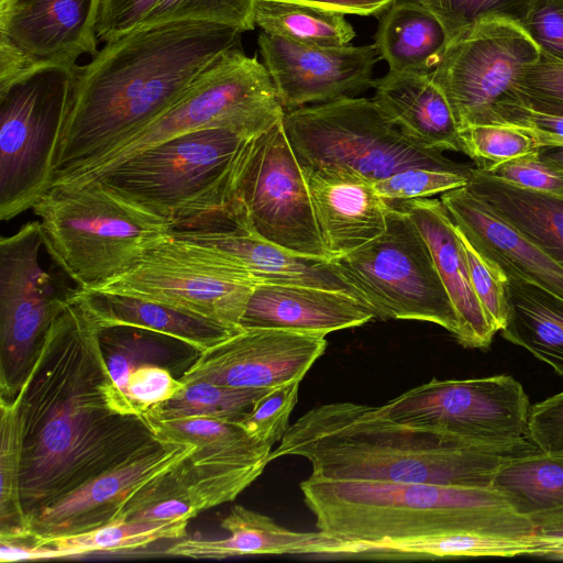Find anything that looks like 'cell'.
<instances>
[{"mask_svg":"<svg viewBox=\"0 0 563 563\" xmlns=\"http://www.w3.org/2000/svg\"><path fill=\"white\" fill-rule=\"evenodd\" d=\"M100 331L75 289L16 395L27 518L156 439L146 420L110 406Z\"/></svg>","mask_w":563,"mask_h":563,"instance_id":"1","label":"cell"},{"mask_svg":"<svg viewBox=\"0 0 563 563\" xmlns=\"http://www.w3.org/2000/svg\"><path fill=\"white\" fill-rule=\"evenodd\" d=\"M241 34L202 21L137 27L76 65L49 187L169 109L220 55L242 48Z\"/></svg>","mask_w":563,"mask_h":563,"instance_id":"2","label":"cell"},{"mask_svg":"<svg viewBox=\"0 0 563 563\" xmlns=\"http://www.w3.org/2000/svg\"><path fill=\"white\" fill-rule=\"evenodd\" d=\"M540 451L530 439L478 442L395 422L377 406L332 402L290 424L269 459L305 457L324 479L492 487L506 462Z\"/></svg>","mask_w":563,"mask_h":563,"instance_id":"3","label":"cell"},{"mask_svg":"<svg viewBox=\"0 0 563 563\" xmlns=\"http://www.w3.org/2000/svg\"><path fill=\"white\" fill-rule=\"evenodd\" d=\"M319 531L342 542L374 543L451 533L536 539L493 487L333 481L310 475L300 483Z\"/></svg>","mask_w":563,"mask_h":563,"instance_id":"4","label":"cell"},{"mask_svg":"<svg viewBox=\"0 0 563 563\" xmlns=\"http://www.w3.org/2000/svg\"><path fill=\"white\" fill-rule=\"evenodd\" d=\"M249 139L229 129L192 131L147 147L92 180L168 221L173 231L191 229L240 214L234 179Z\"/></svg>","mask_w":563,"mask_h":563,"instance_id":"5","label":"cell"},{"mask_svg":"<svg viewBox=\"0 0 563 563\" xmlns=\"http://www.w3.org/2000/svg\"><path fill=\"white\" fill-rule=\"evenodd\" d=\"M32 209L47 253L81 289L124 274L173 231L99 180L54 185Z\"/></svg>","mask_w":563,"mask_h":563,"instance_id":"6","label":"cell"},{"mask_svg":"<svg viewBox=\"0 0 563 563\" xmlns=\"http://www.w3.org/2000/svg\"><path fill=\"white\" fill-rule=\"evenodd\" d=\"M284 113L264 64L256 56H246L243 48L230 49L210 64L169 109L52 186L85 184L147 147L197 130L229 129L252 137Z\"/></svg>","mask_w":563,"mask_h":563,"instance_id":"7","label":"cell"},{"mask_svg":"<svg viewBox=\"0 0 563 563\" xmlns=\"http://www.w3.org/2000/svg\"><path fill=\"white\" fill-rule=\"evenodd\" d=\"M283 123L303 173L341 170L375 183L412 167L471 168L406 136L373 99L305 106L285 112Z\"/></svg>","mask_w":563,"mask_h":563,"instance_id":"8","label":"cell"},{"mask_svg":"<svg viewBox=\"0 0 563 563\" xmlns=\"http://www.w3.org/2000/svg\"><path fill=\"white\" fill-rule=\"evenodd\" d=\"M76 65L38 68L0 88L2 221L32 209L49 188Z\"/></svg>","mask_w":563,"mask_h":563,"instance_id":"9","label":"cell"},{"mask_svg":"<svg viewBox=\"0 0 563 563\" xmlns=\"http://www.w3.org/2000/svg\"><path fill=\"white\" fill-rule=\"evenodd\" d=\"M389 205L385 231L331 263L375 317L435 323L456 338L457 318L424 238Z\"/></svg>","mask_w":563,"mask_h":563,"instance_id":"10","label":"cell"},{"mask_svg":"<svg viewBox=\"0 0 563 563\" xmlns=\"http://www.w3.org/2000/svg\"><path fill=\"white\" fill-rule=\"evenodd\" d=\"M256 284L213 250L169 235L131 269L89 290L153 301L240 331Z\"/></svg>","mask_w":563,"mask_h":563,"instance_id":"11","label":"cell"},{"mask_svg":"<svg viewBox=\"0 0 563 563\" xmlns=\"http://www.w3.org/2000/svg\"><path fill=\"white\" fill-rule=\"evenodd\" d=\"M283 118L250 137L241 154L234 198L243 227L291 253L331 261L317 225L305 173L288 141Z\"/></svg>","mask_w":563,"mask_h":563,"instance_id":"12","label":"cell"},{"mask_svg":"<svg viewBox=\"0 0 563 563\" xmlns=\"http://www.w3.org/2000/svg\"><path fill=\"white\" fill-rule=\"evenodd\" d=\"M41 225L30 221L0 240V397H16L46 333L75 289L60 292L40 264Z\"/></svg>","mask_w":563,"mask_h":563,"instance_id":"13","label":"cell"},{"mask_svg":"<svg viewBox=\"0 0 563 563\" xmlns=\"http://www.w3.org/2000/svg\"><path fill=\"white\" fill-rule=\"evenodd\" d=\"M377 408L395 422L473 441L504 443L530 439L529 397L509 375L433 378Z\"/></svg>","mask_w":563,"mask_h":563,"instance_id":"14","label":"cell"},{"mask_svg":"<svg viewBox=\"0 0 563 563\" xmlns=\"http://www.w3.org/2000/svg\"><path fill=\"white\" fill-rule=\"evenodd\" d=\"M539 57L540 49L519 24L490 20L453 37L430 75L461 130L485 123L496 104L511 99L521 74Z\"/></svg>","mask_w":563,"mask_h":563,"instance_id":"15","label":"cell"},{"mask_svg":"<svg viewBox=\"0 0 563 563\" xmlns=\"http://www.w3.org/2000/svg\"><path fill=\"white\" fill-rule=\"evenodd\" d=\"M99 0H4L0 2V88L51 66H75L98 52Z\"/></svg>","mask_w":563,"mask_h":563,"instance_id":"16","label":"cell"},{"mask_svg":"<svg viewBox=\"0 0 563 563\" xmlns=\"http://www.w3.org/2000/svg\"><path fill=\"white\" fill-rule=\"evenodd\" d=\"M324 336L273 328H242L198 353L179 379L239 389L301 382L324 353Z\"/></svg>","mask_w":563,"mask_h":563,"instance_id":"17","label":"cell"},{"mask_svg":"<svg viewBox=\"0 0 563 563\" xmlns=\"http://www.w3.org/2000/svg\"><path fill=\"white\" fill-rule=\"evenodd\" d=\"M257 43L285 112L353 97L374 85L379 59L374 44L310 46L263 31Z\"/></svg>","mask_w":563,"mask_h":563,"instance_id":"18","label":"cell"},{"mask_svg":"<svg viewBox=\"0 0 563 563\" xmlns=\"http://www.w3.org/2000/svg\"><path fill=\"white\" fill-rule=\"evenodd\" d=\"M195 448L154 439L119 464L34 511L29 517L30 527L42 539L102 527L115 519L141 486L178 464Z\"/></svg>","mask_w":563,"mask_h":563,"instance_id":"19","label":"cell"},{"mask_svg":"<svg viewBox=\"0 0 563 563\" xmlns=\"http://www.w3.org/2000/svg\"><path fill=\"white\" fill-rule=\"evenodd\" d=\"M172 235L213 250L258 283L316 286L357 296L331 261L291 253L247 231L232 217L173 231Z\"/></svg>","mask_w":563,"mask_h":563,"instance_id":"20","label":"cell"},{"mask_svg":"<svg viewBox=\"0 0 563 563\" xmlns=\"http://www.w3.org/2000/svg\"><path fill=\"white\" fill-rule=\"evenodd\" d=\"M375 318L360 297L316 286L258 283L241 319L242 328H273L325 336Z\"/></svg>","mask_w":563,"mask_h":563,"instance_id":"21","label":"cell"},{"mask_svg":"<svg viewBox=\"0 0 563 563\" xmlns=\"http://www.w3.org/2000/svg\"><path fill=\"white\" fill-rule=\"evenodd\" d=\"M317 225L332 258L380 235L390 208L374 183L341 170L305 173Z\"/></svg>","mask_w":563,"mask_h":563,"instance_id":"22","label":"cell"},{"mask_svg":"<svg viewBox=\"0 0 563 563\" xmlns=\"http://www.w3.org/2000/svg\"><path fill=\"white\" fill-rule=\"evenodd\" d=\"M390 203L410 217L431 251L457 318V342L465 347H488L497 331L473 290L462 243L441 199L419 198Z\"/></svg>","mask_w":563,"mask_h":563,"instance_id":"23","label":"cell"},{"mask_svg":"<svg viewBox=\"0 0 563 563\" xmlns=\"http://www.w3.org/2000/svg\"><path fill=\"white\" fill-rule=\"evenodd\" d=\"M441 201L472 245L497 263L506 275L531 282L563 298V267L465 187L442 194Z\"/></svg>","mask_w":563,"mask_h":563,"instance_id":"24","label":"cell"},{"mask_svg":"<svg viewBox=\"0 0 563 563\" xmlns=\"http://www.w3.org/2000/svg\"><path fill=\"white\" fill-rule=\"evenodd\" d=\"M271 445L245 442L195 448L163 476L174 496L196 517L201 511L234 500L271 462Z\"/></svg>","mask_w":563,"mask_h":563,"instance_id":"25","label":"cell"},{"mask_svg":"<svg viewBox=\"0 0 563 563\" xmlns=\"http://www.w3.org/2000/svg\"><path fill=\"white\" fill-rule=\"evenodd\" d=\"M229 532L224 539L183 538L166 553L191 559L223 560L241 555L312 554L338 556L342 541L322 531H291L271 517L241 505L231 508L221 521Z\"/></svg>","mask_w":563,"mask_h":563,"instance_id":"26","label":"cell"},{"mask_svg":"<svg viewBox=\"0 0 563 563\" xmlns=\"http://www.w3.org/2000/svg\"><path fill=\"white\" fill-rule=\"evenodd\" d=\"M373 87V100L406 136L424 148L461 152L459 122L430 74L388 70Z\"/></svg>","mask_w":563,"mask_h":563,"instance_id":"27","label":"cell"},{"mask_svg":"<svg viewBox=\"0 0 563 563\" xmlns=\"http://www.w3.org/2000/svg\"><path fill=\"white\" fill-rule=\"evenodd\" d=\"M465 188L563 267V196L517 187L476 167Z\"/></svg>","mask_w":563,"mask_h":563,"instance_id":"28","label":"cell"},{"mask_svg":"<svg viewBox=\"0 0 563 563\" xmlns=\"http://www.w3.org/2000/svg\"><path fill=\"white\" fill-rule=\"evenodd\" d=\"M76 290L101 328L123 325L150 330L176 339L198 353L239 332L153 301L78 287Z\"/></svg>","mask_w":563,"mask_h":563,"instance_id":"29","label":"cell"},{"mask_svg":"<svg viewBox=\"0 0 563 563\" xmlns=\"http://www.w3.org/2000/svg\"><path fill=\"white\" fill-rule=\"evenodd\" d=\"M449 43L448 31L434 12L412 1L396 0L379 18L374 46L389 70L430 74Z\"/></svg>","mask_w":563,"mask_h":563,"instance_id":"30","label":"cell"},{"mask_svg":"<svg viewBox=\"0 0 563 563\" xmlns=\"http://www.w3.org/2000/svg\"><path fill=\"white\" fill-rule=\"evenodd\" d=\"M507 341L530 352L563 376V298L526 279L507 275Z\"/></svg>","mask_w":563,"mask_h":563,"instance_id":"31","label":"cell"},{"mask_svg":"<svg viewBox=\"0 0 563 563\" xmlns=\"http://www.w3.org/2000/svg\"><path fill=\"white\" fill-rule=\"evenodd\" d=\"M544 547L538 539L522 540L477 533H451L374 543L343 542L341 556L379 560L439 559L459 556L538 555Z\"/></svg>","mask_w":563,"mask_h":563,"instance_id":"32","label":"cell"},{"mask_svg":"<svg viewBox=\"0 0 563 563\" xmlns=\"http://www.w3.org/2000/svg\"><path fill=\"white\" fill-rule=\"evenodd\" d=\"M492 487L528 519L563 512V454L538 452L506 462Z\"/></svg>","mask_w":563,"mask_h":563,"instance_id":"33","label":"cell"},{"mask_svg":"<svg viewBox=\"0 0 563 563\" xmlns=\"http://www.w3.org/2000/svg\"><path fill=\"white\" fill-rule=\"evenodd\" d=\"M100 342L110 376L108 400L122 415H131L125 398L129 374L145 363L165 366L173 356H178L177 351L189 346L164 334L123 325L101 328Z\"/></svg>","mask_w":563,"mask_h":563,"instance_id":"34","label":"cell"},{"mask_svg":"<svg viewBox=\"0 0 563 563\" xmlns=\"http://www.w3.org/2000/svg\"><path fill=\"white\" fill-rule=\"evenodd\" d=\"M254 19L267 34L310 46H345L355 36L344 13L303 3L256 0Z\"/></svg>","mask_w":563,"mask_h":563,"instance_id":"35","label":"cell"},{"mask_svg":"<svg viewBox=\"0 0 563 563\" xmlns=\"http://www.w3.org/2000/svg\"><path fill=\"white\" fill-rule=\"evenodd\" d=\"M187 519L137 522L115 519L102 527L49 539L42 543L52 548L53 559L82 555L95 552H118L136 550L163 540L186 537Z\"/></svg>","mask_w":563,"mask_h":563,"instance_id":"36","label":"cell"},{"mask_svg":"<svg viewBox=\"0 0 563 563\" xmlns=\"http://www.w3.org/2000/svg\"><path fill=\"white\" fill-rule=\"evenodd\" d=\"M267 390L239 389L206 380H194L186 383L184 389L175 397L150 408L145 418L148 424L185 417H209L239 422Z\"/></svg>","mask_w":563,"mask_h":563,"instance_id":"37","label":"cell"},{"mask_svg":"<svg viewBox=\"0 0 563 563\" xmlns=\"http://www.w3.org/2000/svg\"><path fill=\"white\" fill-rule=\"evenodd\" d=\"M22 453L19 400L0 397V532L31 529L21 497Z\"/></svg>","mask_w":563,"mask_h":563,"instance_id":"38","label":"cell"},{"mask_svg":"<svg viewBox=\"0 0 563 563\" xmlns=\"http://www.w3.org/2000/svg\"><path fill=\"white\" fill-rule=\"evenodd\" d=\"M461 152L476 168L487 172L507 161L538 152L540 145L528 132L508 124H470L460 130Z\"/></svg>","mask_w":563,"mask_h":563,"instance_id":"39","label":"cell"},{"mask_svg":"<svg viewBox=\"0 0 563 563\" xmlns=\"http://www.w3.org/2000/svg\"><path fill=\"white\" fill-rule=\"evenodd\" d=\"M255 3L256 0H162L139 27L177 21H202L230 26L243 33L256 26Z\"/></svg>","mask_w":563,"mask_h":563,"instance_id":"40","label":"cell"},{"mask_svg":"<svg viewBox=\"0 0 563 563\" xmlns=\"http://www.w3.org/2000/svg\"><path fill=\"white\" fill-rule=\"evenodd\" d=\"M472 170L473 167L464 170L412 167L375 181L374 188L388 202L428 198L466 187Z\"/></svg>","mask_w":563,"mask_h":563,"instance_id":"41","label":"cell"},{"mask_svg":"<svg viewBox=\"0 0 563 563\" xmlns=\"http://www.w3.org/2000/svg\"><path fill=\"white\" fill-rule=\"evenodd\" d=\"M455 229L463 246L473 290L498 332L508 316L507 275L497 263L479 253L456 225Z\"/></svg>","mask_w":563,"mask_h":563,"instance_id":"42","label":"cell"},{"mask_svg":"<svg viewBox=\"0 0 563 563\" xmlns=\"http://www.w3.org/2000/svg\"><path fill=\"white\" fill-rule=\"evenodd\" d=\"M156 439L197 448L227 445L254 439L238 422L209 417H185L150 423Z\"/></svg>","mask_w":563,"mask_h":563,"instance_id":"43","label":"cell"},{"mask_svg":"<svg viewBox=\"0 0 563 563\" xmlns=\"http://www.w3.org/2000/svg\"><path fill=\"white\" fill-rule=\"evenodd\" d=\"M299 380L268 389L238 423L254 439L271 446L280 442L298 400Z\"/></svg>","mask_w":563,"mask_h":563,"instance_id":"44","label":"cell"},{"mask_svg":"<svg viewBox=\"0 0 563 563\" xmlns=\"http://www.w3.org/2000/svg\"><path fill=\"white\" fill-rule=\"evenodd\" d=\"M514 99L532 110L563 115V63L540 52L518 79Z\"/></svg>","mask_w":563,"mask_h":563,"instance_id":"45","label":"cell"},{"mask_svg":"<svg viewBox=\"0 0 563 563\" xmlns=\"http://www.w3.org/2000/svg\"><path fill=\"white\" fill-rule=\"evenodd\" d=\"M533 0H442L439 18L450 41L468 27L490 20L519 24L527 15Z\"/></svg>","mask_w":563,"mask_h":563,"instance_id":"46","label":"cell"},{"mask_svg":"<svg viewBox=\"0 0 563 563\" xmlns=\"http://www.w3.org/2000/svg\"><path fill=\"white\" fill-rule=\"evenodd\" d=\"M185 384L163 365L145 363L133 369L126 379L125 398L131 415L144 420L146 411L178 395ZM147 421V420H146Z\"/></svg>","mask_w":563,"mask_h":563,"instance_id":"47","label":"cell"},{"mask_svg":"<svg viewBox=\"0 0 563 563\" xmlns=\"http://www.w3.org/2000/svg\"><path fill=\"white\" fill-rule=\"evenodd\" d=\"M485 173L528 190L563 196V168L539 151L501 163Z\"/></svg>","mask_w":563,"mask_h":563,"instance_id":"48","label":"cell"},{"mask_svg":"<svg viewBox=\"0 0 563 563\" xmlns=\"http://www.w3.org/2000/svg\"><path fill=\"white\" fill-rule=\"evenodd\" d=\"M519 25L541 53L563 63V0H533Z\"/></svg>","mask_w":563,"mask_h":563,"instance_id":"49","label":"cell"},{"mask_svg":"<svg viewBox=\"0 0 563 563\" xmlns=\"http://www.w3.org/2000/svg\"><path fill=\"white\" fill-rule=\"evenodd\" d=\"M162 0H99L95 31L108 43L136 27Z\"/></svg>","mask_w":563,"mask_h":563,"instance_id":"50","label":"cell"},{"mask_svg":"<svg viewBox=\"0 0 563 563\" xmlns=\"http://www.w3.org/2000/svg\"><path fill=\"white\" fill-rule=\"evenodd\" d=\"M528 434L542 452L563 454V391L530 407Z\"/></svg>","mask_w":563,"mask_h":563,"instance_id":"51","label":"cell"},{"mask_svg":"<svg viewBox=\"0 0 563 563\" xmlns=\"http://www.w3.org/2000/svg\"><path fill=\"white\" fill-rule=\"evenodd\" d=\"M53 559L52 549L42 543L32 529L16 532H0V562Z\"/></svg>","mask_w":563,"mask_h":563,"instance_id":"52","label":"cell"},{"mask_svg":"<svg viewBox=\"0 0 563 563\" xmlns=\"http://www.w3.org/2000/svg\"><path fill=\"white\" fill-rule=\"evenodd\" d=\"M357 15H382L396 0H277Z\"/></svg>","mask_w":563,"mask_h":563,"instance_id":"53","label":"cell"},{"mask_svg":"<svg viewBox=\"0 0 563 563\" xmlns=\"http://www.w3.org/2000/svg\"><path fill=\"white\" fill-rule=\"evenodd\" d=\"M534 537L544 547L543 553L553 545L563 544V512L531 519Z\"/></svg>","mask_w":563,"mask_h":563,"instance_id":"54","label":"cell"},{"mask_svg":"<svg viewBox=\"0 0 563 563\" xmlns=\"http://www.w3.org/2000/svg\"><path fill=\"white\" fill-rule=\"evenodd\" d=\"M539 152L563 168V146H541Z\"/></svg>","mask_w":563,"mask_h":563,"instance_id":"55","label":"cell"},{"mask_svg":"<svg viewBox=\"0 0 563 563\" xmlns=\"http://www.w3.org/2000/svg\"><path fill=\"white\" fill-rule=\"evenodd\" d=\"M416 2L439 15L442 0H408Z\"/></svg>","mask_w":563,"mask_h":563,"instance_id":"56","label":"cell"},{"mask_svg":"<svg viewBox=\"0 0 563 563\" xmlns=\"http://www.w3.org/2000/svg\"><path fill=\"white\" fill-rule=\"evenodd\" d=\"M545 558L563 559V544L550 547L543 554Z\"/></svg>","mask_w":563,"mask_h":563,"instance_id":"57","label":"cell"},{"mask_svg":"<svg viewBox=\"0 0 563 563\" xmlns=\"http://www.w3.org/2000/svg\"><path fill=\"white\" fill-rule=\"evenodd\" d=\"M558 146H563V144H561V145H558Z\"/></svg>","mask_w":563,"mask_h":563,"instance_id":"58","label":"cell"},{"mask_svg":"<svg viewBox=\"0 0 563 563\" xmlns=\"http://www.w3.org/2000/svg\"><path fill=\"white\" fill-rule=\"evenodd\" d=\"M2 1H4V0H0V2H2Z\"/></svg>","mask_w":563,"mask_h":563,"instance_id":"59","label":"cell"}]
</instances>
